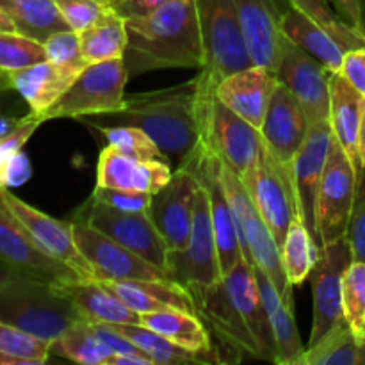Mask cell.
Returning <instances> with one entry per match:
<instances>
[{"mask_svg": "<svg viewBox=\"0 0 365 365\" xmlns=\"http://www.w3.org/2000/svg\"><path fill=\"white\" fill-rule=\"evenodd\" d=\"M103 120L132 125L157 143L168 160L184 163L203 138L198 77L170 88L125 96L123 109Z\"/></svg>", "mask_w": 365, "mask_h": 365, "instance_id": "cell-1", "label": "cell"}, {"mask_svg": "<svg viewBox=\"0 0 365 365\" xmlns=\"http://www.w3.org/2000/svg\"><path fill=\"white\" fill-rule=\"evenodd\" d=\"M125 64L130 75L168 68L203 66V43L195 0H166L155 13L125 20Z\"/></svg>", "mask_w": 365, "mask_h": 365, "instance_id": "cell-2", "label": "cell"}, {"mask_svg": "<svg viewBox=\"0 0 365 365\" xmlns=\"http://www.w3.org/2000/svg\"><path fill=\"white\" fill-rule=\"evenodd\" d=\"M0 321L53 342L84 319L66 285L18 274L0 287Z\"/></svg>", "mask_w": 365, "mask_h": 365, "instance_id": "cell-3", "label": "cell"}, {"mask_svg": "<svg viewBox=\"0 0 365 365\" xmlns=\"http://www.w3.org/2000/svg\"><path fill=\"white\" fill-rule=\"evenodd\" d=\"M203 43L200 91L214 95L216 86L228 75L253 66L245 32L234 0H195Z\"/></svg>", "mask_w": 365, "mask_h": 365, "instance_id": "cell-4", "label": "cell"}, {"mask_svg": "<svg viewBox=\"0 0 365 365\" xmlns=\"http://www.w3.org/2000/svg\"><path fill=\"white\" fill-rule=\"evenodd\" d=\"M221 178H223L225 189H227L228 200H230L232 210H234L235 223H237L242 257L250 266L260 267L271 278L274 287L280 292L282 299L294 309V298H292L294 285L289 282L287 274H285L280 246H278L273 232L260 216L241 177L223 159H221Z\"/></svg>", "mask_w": 365, "mask_h": 365, "instance_id": "cell-5", "label": "cell"}, {"mask_svg": "<svg viewBox=\"0 0 365 365\" xmlns=\"http://www.w3.org/2000/svg\"><path fill=\"white\" fill-rule=\"evenodd\" d=\"M128 68L123 57L91 63L43 114V121L56 118H88L114 114L123 109Z\"/></svg>", "mask_w": 365, "mask_h": 365, "instance_id": "cell-6", "label": "cell"}, {"mask_svg": "<svg viewBox=\"0 0 365 365\" xmlns=\"http://www.w3.org/2000/svg\"><path fill=\"white\" fill-rule=\"evenodd\" d=\"M180 168L191 171L198 184L205 189L214 234H216L221 274H227L245 257L241 252V239H239L234 210H232V203L228 200L223 178H221L220 155L202 138L191 155L184 163H180Z\"/></svg>", "mask_w": 365, "mask_h": 365, "instance_id": "cell-7", "label": "cell"}, {"mask_svg": "<svg viewBox=\"0 0 365 365\" xmlns=\"http://www.w3.org/2000/svg\"><path fill=\"white\" fill-rule=\"evenodd\" d=\"M202 96L203 141L241 177L266 150L260 130L214 95Z\"/></svg>", "mask_w": 365, "mask_h": 365, "instance_id": "cell-8", "label": "cell"}, {"mask_svg": "<svg viewBox=\"0 0 365 365\" xmlns=\"http://www.w3.org/2000/svg\"><path fill=\"white\" fill-rule=\"evenodd\" d=\"M356 178L359 175L351 159L341 143L334 138L317 192L316 220L321 246L330 245L348 234L349 217L355 202Z\"/></svg>", "mask_w": 365, "mask_h": 365, "instance_id": "cell-9", "label": "cell"}, {"mask_svg": "<svg viewBox=\"0 0 365 365\" xmlns=\"http://www.w3.org/2000/svg\"><path fill=\"white\" fill-rule=\"evenodd\" d=\"M241 180L282 248L289 227L298 217L291 171L282 166L266 146L260 159L241 175Z\"/></svg>", "mask_w": 365, "mask_h": 365, "instance_id": "cell-10", "label": "cell"}, {"mask_svg": "<svg viewBox=\"0 0 365 365\" xmlns=\"http://www.w3.org/2000/svg\"><path fill=\"white\" fill-rule=\"evenodd\" d=\"M71 227L78 250L91 264L98 280H173L166 269L148 262L84 221L73 220Z\"/></svg>", "mask_w": 365, "mask_h": 365, "instance_id": "cell-11", "label": "cell"}, {"mask_svg": "<svg viewBox=\"0 0 365 365\" xmlns=\"http://www.w3.org/2000/svg\"><path fill=\"white\" fill-rule=\"evenodd\" d=\"M75 220L84 221L89 227L109 235L110 239L123 245L130 252L138 253L148 262L168 271L170 248L164 242L155 225L152 223L148 212H118V210L109 209V207L89 198V202L78 210V217Z\"/></svg>", "mask_w": 365, "mask_h": 365, "instance_id": "cell-12", "label": "cell"}, {"mask_svg": "<svg viewBox=\"0 0 365 365\" xmlns=\"http://www.w3.org/2000/svg\"><path fill=\"white\" fill-rule=\"evenodd\" d=\"M168 271L173 280L187 285H209L221 280L216 234L205 189L200 185L192 212L189 242L182 252H170Z\"/></svg>", "mask_w": 365, "mask_h": 365, "instance_id": "cell-13", "label": "cell"}, {"mask_svg": "<svg viewBox=\"0 0 365 365\" xmlns=\"http://www.w3.org/2000/svg\"><path fill=\"white\" fill-rule=\"evenodd\" d=\"M0 203L24 225L25 230L50 257L66 264L82 280H98L95 269L82 255L75 242L71 221L66 223V221L56 220V217L41 212L31 203L13 195L11 189H0Z\"/></svg>", "mask_w": 365, "mask_h": 365, "instance_id": "cell-14", "label": "cell"}, {"mask_svg": "<svg viewBox=\"0 0 365 365\" xmlns=\"http://www.w3.org/2000/svg\"><path fill=\"white\" fill-rule=\"evenodd\" d=\"M353 262V252L348 237L324 245L321 257L312 269L314 319L310 344H316L331 328L346 319L342 307V277Z\"/></svg>", "mask_w": 365, "mask_h": 365, "instance_id": "cell-15", "label": "cell"}, {"mask_svg": "<svg viewBox=\"0 0 365 365\" xmlns=\"http://www.w3.org/2000/svg\"><path fill=\"white\" fill-rule=\"evenodd\" d=\"M331 143H334V130L330 120L314 123L309 127L307 138L302 148L296 153L291 166L292 189H294L296 209L299 220L309 228L314 241L321 246L319 232H317V192H319L321 178H323L324 166L330 155Z\"/></svg>", "mask_w": 365, "mask_h": 365, "instance_id": "cell-16", "label": "cell"}, {"mask_svg": "<svg viewBox=\"0 0 365 365\" xmlns=\"http://www.w3.org/2000/svg\"><path fill=\"white\" fill-rule=\"evenodd\" d=\"M330 75L323 63L285 38L277 77L302 103L309 125L330 120Z\"/></svg>", "mask_w": 365, "mask_h": 365, "instance_id": "cell-17", "label": "cell"}, {"mask_svg": "<svg viewBox=\"0 0 365 365\" xmlns=\"http://www.w3.org/2000/svg\"><path fill=\"white\" fill-rule=\"evenodd\" d=\"M0 260L25 277L39 278L59 285L82 280L66 264L50 257L2 203H0Z\"/></svg>", "mask_w": 365, "mask_h": 365, "instance_id": "cell-18", "label": "cell"}, {"mask_svg": "<svg viewBox=\"0 0 365 365\" xmlns=\"http://www.w3.org/2000/svg\"><path fill=\"white\" fill-rule=\"evenodd\" d=\"M198 187L195 175L178 166L170 182L152 195L148 216L170 252H182L187 246Z\"/></svg>", "mask_w": 365, "mask_h": 365, "instance_id": "cell-19", "label": "cell"}, {"mask_svg": "<svg viewBox=\"0 0 365 365\" xmlns=\"http://www.w3.org/2000/svg\"><path fill=\"white\" fill-rule=\"evenodd\" d=\"M253 64L277 71L284 50L282 18L287 0H234Z\"/></svg>", "mask_w": 365, "mask_h": 365, "instance_id": "cell-20", "label": "cell"}, {"mask_svg": "<svg viewBox=\"0 0 365 365\" xmlns=\"http://www.w3.org/2000/svg\"><path fill=\"white\" fill-rule=\"evenodd\" d=\"M187 289L195 299L196 314L200 319L207 321L216 330V334L221 335L237 351L264 360L262 349L250 330L237 303L228 292L223 277L214 284L187 285Z\"/></svg>", "mask_w": 365, "mask_h": 365, "instance_id": "cell-21", "label": "cell"}, {"mask_svg": "<svg viewBox=\"0 0 365 365\" xmlns=\"http://www.w3.org/2000/svg\"><path fill=\"white\" fill-rule=\"evenodd\" d=\"M309 127V120L302 103L278 81L260 127V135L271 155L289 171L296 153L305 141Z\"/></svg>", "mask_w": 365, "mask_h": 365, "instance_id": "cell-22", "label": "cell"}, {"mask_svg": "<svg viewBox=\"0 0 365 365\" xmlns=\"http://www.w3.org/2000/svg\"><path fill=\"white\" fill-rule=\"evenodd\" d=\"M173 170L168 160L138 159L106 146L96 164V185L155 195L170 182Z\"/></svg>", "mask_w": 365, "mask_h": 365, "instance_id": "cell-23", "label": "cell"}, {"mask_svg": "<svg viewBox=\"0 0 365 365\" xmlns=\"http://www.w3.org/2000/svg\"><path fill=\"white\" fill-rule=\"evenodd\" d=\"M277 86V71L253 64L225 77L216 86V96L242 120L260 130Z\"/></svg>", "mask_w": 365, "mask_h": 365, "instance_id": "cell-24", "label": "cell"}, {"mask_svg": "<svg viewBox=\"0 0 365 365\" xmlns=\"http://www.w3.org/2000/svg\"><path fill=\"white\" fill-rule=\"evenodd\" d=\"M106 289L121 299L134 312H155L163 309H178L196 314L192 294L184 284L177 280H98ZM198 316V314H196Z\"/></svg>", "mask_w": 365, "mask_h": 365, "instance_id": "cell-25", "label": "cell"}, {"mask_svg": "<svg viewBox=\"0 0 365 365\" xmlns=\"http://www.w3.org/2000/svg\"><path fill=\"white\" fill-rule=\"evenodd\" d=\"M77 77V73L63 70L48 61L7 73L11 89L16 91L25 100L31 113L41 120L43 114L66 93Z\"/></svg>", "mask_w": 365, "mask_h": 365, "instance_id": "cell-26", "label": "cell"}, {"mask_svg": "<svg viewBox=\"0 0 365 365\" xmlns=\"http://www.w3.org/2000/svg\"><path fill=\"white\" fill-rule=\"evenodd\" d=\"M223 282L245 316L250 330L255 335L257 342L262 349L264 360H274V342L269 317H267L266 307H264L262 296H260L253 266L241 259L227 274H223Z\"/></svg>", "mask_w": 365, "mask_h": 365, "instance_id": "cell-27", "label": "cell"}, {"mask_svg": "<svg viewBox=\"0 0 365 365\" xmlns=\"http://www.w3.org/2000/svg\"><path fill=\"white\" fill-rule=\"evenodd\" d=\"M260 296L269 317L271 334L274 342V364L278 365H298V360L305 353L302 337L294 319V309L282 299L280 292L274 287L271 278L260 267L253 266Z\"/></svg>", "mask_w": 365, "mask_h": 365, "instance_id": "cell-28", "label": "cell"}, {"mask_svg": "<svg viewBox=\"0 0 365 365\" xmlns=\"http://www.w3.org/2000/svg\"><path fill=\"white\" fill-rule=\"evenodd\" d=\"M365 107V96L360 95L344 78L341 71L330 75V125L334 138L341 143L351 159L356 175L364 170L359 153L360 120Z\"/></svg>", "mask_w": 365, "mask_h": 365, "instance_id": "cell-29", "label": "cell"}, {"mask_svg": "<svg viewBox=\"0 0 365 365\" xmlns=\"http://www.w3.org/2000/svg\"><path fill=\"white\" fill-rule=\"evenodd\" d=\"M139 324L150 328L182 348L202 353L210 360V364L223 362V359L217 355L220 351L212 348V341H210L205 324L196 314L184 312L178 309H163L141 314Z\"/></svg>", "mask_w": 365, "mask_h": 365, "instance_id": "cell-30", "label": "cell"}, {"mask_svg": "<svg viewBox=\"0 0 365 365\" xmlns=\"http://www.w3.org/2000/svg\"><path fill=\"white\" fill-rule=\"evenodd\" d=\"M282 32L285 38L307 50L319 63H323L328 71L335 73L341 70L342 59L348 50L305 13L289 6L282 18Z\"/></svg>", "mask_w": 365, "mask_h": 365, "instance_id": "cell-31", "label": "cell"}, {"mask_svg": "<svg viewBox=\"0 0 365 365\" xmlns=\"http://www.w3.org/2000/svg\"><path fill=\"white\" fill-rule=\"evenodd\" d=\"M68 294L73 299L82 319L95 324H138L141 316L125 305L98 280H78L68 284Z\"/></svg>", "mask_w": 365, "mask_h": 365, "instance_id": "cell-32", "label": "cell"}, {"mask_svg": "<svg viewBox=\"0 0 365 365\" xmlns=\"http://www.w3.org/2000/svg\"><path fill=\"white\" fill-rule=\"evenodd\" d=\"M0 7L13 20L16 32L39 43L70 29L56 0H0Z\"/></svg>", "mask_w": 365, "mask_h": 365, "instance_id": "cell-33", "label": "cell"}, {"mask_svg": "<svg viewBox=\"0 0 365 365\" xmlns=\"http://www.w3.org/2000/svg\"><path fill=\"white\" fill-rule=\"evenodd\" d=\"M77 34L82 56L89 64L125 56L128 41L127 24H125V18H121L110 7V4L95 24Z\"/></svg>", "mask_w": 365, "mask_h": 365, "instance_id": "cell-34", "label": "cell"}, {"mask_svg": "<svg viewBox=\"0 0 365 365\" xmlns=\"http://www.w3.org/2000/svg\"><path fill=\"white\" fill-rule=\"evenodd\" d=\"M298 365H365V341L356 339L351 324L344 319L316 344H310Z\"/></svg>", "mask_w": 365, "mask_h": 365, "instance_id": "cell-35", "label": "cell"}, {"mask_svg": "<svg viewBox=\"0 0 365 365\" xmlns=\"http://www.w3.org/2000/svg\"><path fill=\"white\" fill-rule=\"evenodd\" d=\"M114 330L134 342L155 365H178V364H210L202 353L191 351L175 342L168 341L163 335L155 334L143 324H110Z\"/></svg>", "mask_w": 365, "mask_h": 365, "instance_id": "cell-36", "label": "cell"}, {"mask_svg": "<svg viewBox=\"0 0 365 365\" xmlns=\"http://www.w3.org/2000/svg\"><path fill=\"white\" fill-rule=\"evenodd\" d=\"M282 264H284L285 274L292 285H302L307 278L312 274L317 260L321 257V248L314 237L310 235L309 228L303 225L299 216L289 227L285 241L280 248Z\"/></svg>", "mask_w": 365, "mask_h": 365, "instance_id": "cell-37", "label": "cell"}, {"mask_svg": "<svg viewBox=\"0 0 365 365\" xmlns=\"http://www.w3.org/2000/svg\"><path fill=\"white\" fill-rule=\"evenodd\" d=\"M52 355L82 365H107L114 353L95 334L91 323L78 321L52 342Z\"/></svg>", "mask_w": 365, "mask_h": 365, "instance_id": "cell-38", "label": "cell"}, {"mask_svg": "<svg viewBox=\"0 0 365 365\" xmlns=\"http://www.w3.org/2000/svg\"><path fill=\"white\" fill-rule=\"evenodd\" d=\"M86 125L95 127L96 130L102 132L107 146L125 153V155L138 157V159L168 160V157L157 146V143L141 128L132 127V125H107V127H103V125H96L93 121H86Z\"/></svg>", "mask_w": 365, "mask_h": 365, "instance_id": "cell-39", "label": "cell"}, {"mask_svg": "<svg viewBox=\"0 0 365 365\" xmlns=\"http://www.w3.org/2000/svg\"><path fill=\"white\" fill-rule=\"evenodd\" d=\"M294 9L302 11L307 16L321 25L327 32H330L346 50H355L365 46V36L349 27L342 21V18L335 13L328 0H287Z\"/></svg>", "mask_w": 365, "mask_h": 365, "instance_id": "cell-40", "label": "cell"}, {"mask_svg": "<svg viewBox=\"0 0 365 365\" xmlns=\"http://www.w3.org/2000/svg\"><path fill=\"white\" fill-rule=\"evenodd\" d=\"M0 353L24 360L25 365H43L52 355V342L0 321Z\"/></svg>", "mask_w": 365, "mask_h": 365, "instance_id": "cell-41", "label": "cell"}, {"mask_svg": "<svg viewBox=\"0 0 365 365\" xmlns=\"http://www.w3.org/2000/svg\"><path fill=\"white\" fill-rule=\"evenodd\" d=\"M46 61L45 46L16 31H0V71L21 70Z\"/></svg>", "mask_w": 365, "mask_h": 365, "instance_id": "cell-42", "label": "cell"}, {"mask_svg": "<svg viewBox=\"0 0 365 365\" xmlns=\"http://www.w3.org/2000/svg\"><path fill=\"white\" fill-rule=\"evenodd\" d=\"M43 46H45L46 61L63 70L81 75L89 66L82 56L78 34L71 29L52 34L46 41H43Z\"/></svg>", "mask_w": 365, "mask_h": 365, "instance_id": "cell-43", "label": "cell"}, {"mask_svg": "<svg viewBox=\"0 0 365 365\" xmlns=\"http://www.w3.org/2000/svg\"><path fill=\"white\" fill-rule=\"evenodd\" d=\"M342 307L349 324H356L365 316V262L353 260L342 277Z\"/></svg>", "mask_w": 365, "mask_h": 365, "instance_id": "cell-44", "label": "cell"}, {"mask_svg": "<svg viewBox=\"0 0 365 365\" xmlns=\"http://www.w3.org/2000/svg\"><path fill=\"white\" fill-rule=\"evenodd\" d=\"M91 198L102 205L109 207V209L118 210V212L130 214L148 212L150 202H152V195H148V192L121 191V189L100 187V185H95Z\"/></svg>", "mask_w": 365, "mask_h": 365, "instance_id": "cell-45", "label": "cell"}, {"mask_svg": "<svg viewBox=\"0 0 365 365\" xmlns=\"http://www.w3.org/2000/svg\"><path fill=\"white\" fill-rule=\"evenodd\" d=\"M349 246L353 252V260L365 262V168L356 178V192L353 202L351 217L348 227Z\"/></svg>", "mask_w": 365, "mask_h": 365, "instance_id": "cell-46", "label": "cell"}, {"mask_svg": "<svg viewBox=\"0 0 365 365\" xmlns=\"http://www.w3.org/2000/svg\"><path fill=\"white\" fill-rule=\"evenodd\" d=\"M56 4L66 24L75 32L84 31L95 24L109 6L106 0H56Z\"/></svg>", "mask_w": 365, "mask_h": 365, "instance_id": "cell-47", "label": "cell"}, {"mask_svg": "<svg viewBox=\"0 0 365 365\" xmlns=\"http://www.w3.org/2000/svg\"><path fill=\"white\" fill-rule=\"evenodd\" d=\"M45 121L41 120L36 114L29 113L25 116H21V121L18 123V127L13 132H9L7 135L0 138V173H2L4 166L9 163L11 157L14 153H18L20 150H24V146L27 145L29 139L32 138L36 130H38Z\"/></svg>", "mask_w": 365, "mask_h": 365, "instance_id": "cell-48", "label": "cell"}, {"mask_svg": "<svg viewBox=\"0 0 365 365\" xmlns=\"http://www.w3.org/2000/svg\"><path fill=\"white\" fill-rule=\"evenodd\" d=\"M32 177L31 159L24 150L14 153L0 173V189H14L24 185Z\"/></svg>", "mask_w": 365, "mask_h": 365, "instance_id": "cell-49", "label": "cell"}, {"mask_svg": "<svg viewBox=\"0 0 365 365\" xmlns=\"http://www.w3.org/2000/svg\"><path fill=\"white\" fill-rule=\"evenodd\" d=\"M341 71L346 81L365 96V46L362 48L348 50L342 59Z\"/></svg>", "mask_w": 365, "mask_h": 365, "instance_id": "cell-50", "label": "cell"}, {"mask_svg": "<svg viewBox=\"0 0 365 365\" xmlns=\"http://www.w3.org/2000/svg\"><path fill=\"white\" fill-rule=\"evenodd\" d=\"M166 0H110V7L125 20L145 18L155 13Z\"/></svg>", "mask_w": 365, "mask_h": 365, "instance_id": "cell-51", "label": "cell"}, {"mask_svg": "<svg viewBox=\"0 0 365 365\" xmlns=\"http://www.w3.org/2000/svg\"><path fill=\"white\" fill-rule=\"evenodd\" d=\"M328 2L331 4L335 13L342 18L344 24H348L349 27L362 34V31H360V27H362V24H360V7L356 0H328Z\"/></svg>", "mask_w": 365, "mask_h": 365, "instance_id": "cell-52", "label": "cell"}, {"mask_svg": "<svg viewBox=\"0 0 365 365\" xmlns=\"http://www.w3.org/2000/svg\"><path fill=\"white\" fill-rule=\"evenodd\" d=\"M107 365H155L152 359H148L146 355H120V353H114L109 359Z\"/></svg>", "mask_w": 365, "mask_h": 365, "instance_id": "cell-53", "label": "cell"}, {"mask_svg": "<svg viewBox=\"0 0 365 365\" xmlns=\"http://www.w3.org/2000/svg\"><path fill=\"white\" fill-rule=\"evenodd\" d=\"M20 121H21V116L16 118V116H11V114L0 113V138L7 135L9 132H13L14 128L18 127Z\"/></svg>", "mask_w": 365, "mask_h": 365, "instance_id": "cell-54", "label": "cell"}, {"mask_svg": "<svg viewBox=\"0 0 365 365\" xmlns=\"http://www.w3.org/2000/svg\"><path fill=\"white\" fill-rule=\"evenodd\" d=\"M18 274H21V273H18L16 269H13V267L7 266L6 262H2V260H0V287L6 284H9V282L13 280V278H16Z\"/></svg>", "mask_w": 365, "mask_h": 365, "instance_id": "cell-55", "label": "cell"}, {"mask_svg": "<svg viewBox=\"0 0 365 365\" xmlns=\"http://www.w3.org/2000/svg\"><path fill=\"white\" fill-rule=\"evenodd\" d=\"M359 153L362 168H365V107L362 113V120H360V130H359Z\"/></svg>", "mask_w": 365, "mask_h": 365, "instance_id": "cell-56", "label": "cell"}, {"mask_svg": "<svg viewBox=\"0 0 365 365\" xmlns=\"http://www.w3.org/2000/svg\"><path fill=\"white\" fill-rule=\"evenodd\" d=\"M0 31H16L13 20L7 16V13L2 9V7H0Z\"/></svg>", "mask_w": 365, "mask_h": 365, "instance_id": "cell-57", "label": "cell"}, {"mask_svg": "<svg viewBox=\"0 0 365 365\" xmlns=\"http://www.w3.org/2000/svg\"><path fill=\"white\" fill-rule=\"evenodd\" d=\"M351 330H353V334L356 335V339H359V341H365V316L359 321V323L353 324Z\"/></svg>", "mask_w": 365, "mask_h": 365, "instance_id": "cell-58", "label": "cell"}, {"mask_svg": "<svg viewBox=\"0 0 365 365\" xmlns=\"http://www.w3.org/2000/svg\"><path fill=\"white\" fill-rule=\"evenodd\" d=\"M7 91H13L9 84V78H7V73H2V71H0V93H7Z\"/></svg>", "mask_w": 365, "mask_h": 365, "instance_id": "cell-59", "label": "cell"}, {"mask_svg": "<svg viewBox=\"0 0 365 365\" xmlns=\"http://www.w3.org/2000/svg\"><path fill=\"white\" fill-rule=\"evenodd\" d=\"M356 2H359L360 7V24H362L360 31H362V34L365 36V0H356Z\"/></svg>", "mask_w": 365, "mask_h": 365, "instance_id": "cell-60", "label": "cell"}, {"mask_svg": "<svg viewBox=\"0 0 365 365\" xmlns=\"http://www.w3.org/2000/svg\"><path fill=\"white\" fill-rule=\"evenodd\" d=\"M2 95H4V93H0V113H4V103H2Z\"/></svg>", "mask_w": 365, "mask_h": 365, "instance_id": "cell-61", "label": "cell"}, {"mask_svg": "<svg viewBox=\"0 0 365 365\" xmlns=\"http://www.w3.org/2000/svg\"><path fill=\"white\" fill-rule=\"evenodd\" d=\"M106 2H109V0H106Z\"/></svg>", "mask_w": 365, "mask_h": 365, "instance_id": "cell-62", "label": "cell"}, {"mask_svg": "<svg viewBox=\"0 0 365 365\" xmlns=\"http://www.w3.org/2000/svg\"><path fill=\"white\" fill-rule=\"evenodd\" d=\"M109 2H110V0H109Z\"/></svg>", "mask_w": 365, "mask_h": 365, "instance_id": "cell-63", "label": "cell"}]
</instances>
